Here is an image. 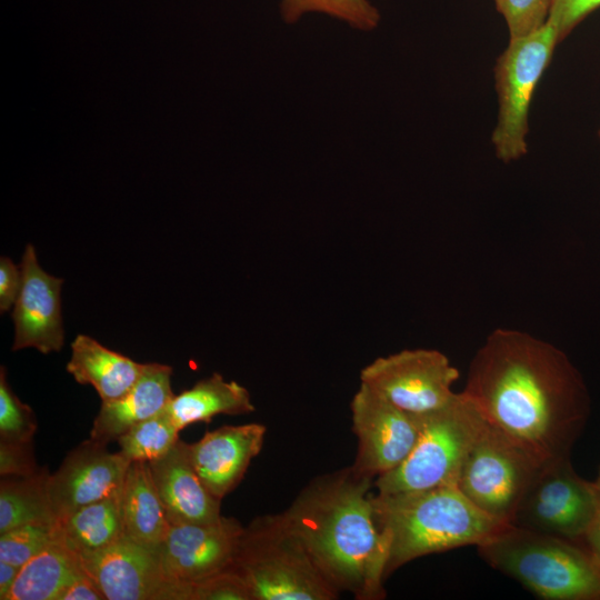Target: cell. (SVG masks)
Returning <instances> with one entry per match:
<instances>
[{
  "label": "cell",
  "instance_id": "7c38bea8",
  "mask_svg": "<svg viewBox=\"0 0 600 600\" xmlns=\"http://www.w3.org/2000/svg\"><path fill=\"white\" fill-rule=\"evenodd\" d=\"M350 409L358 440L353 470L376 480L399 467L419 438L421 416L397 408L361 383Z\"/></svg>",
  "mask_w": 600,
  "mask_h": 600
},
{
  "label": "cell",
  "instance_id": "f1b7e54d",
  "mask_svg": "<svg viewBox=\"0 0 600 600\" xmlns=\"http://www.w3.org/2000/svg\"><path fill=\"white\" fill-rule=\"evenodd\" d=\"M503 17L509 38H521L542 28L549 19L552 0H493Z\"/></svg>",
  "mask_w": 600,
  "mask_h": 600
},
{
  "label": "cell",
  "instance_id": "8992f818",
  "mask_svg": "<svg viewBox=\"0 0 600 600\" xmlns=\"http://www.w3.org/2000/svg\"><path fill=\"white\" fill-rule=\"evenodd\" d=\"M419 438L394 470L378 477L377 493L392 494L457 487L464 460L487 421L463 392L442 408L421 416Z\"/></svg>",
  "mask_w": 600,
  "mask_h": 600
},
{
  "label": "cell",
  "instance_id": "52a82bcc",
  "mask_svg": "<svg viewBox=\"0 0 600 600\" xmlns=\"http://www.w3.org/2000/svg\"><path fill=\"white\" fill-rule=\"evenodd\" d=\"M559 43L558 32L548 21L531 34L509 39L496 60L498 116L491 142L496 157L504 163L527 154L530 104Z\"/></svg>",
  "mask_w": 600,
  "mask_h": 600
},
{
  "label": "cell",
  "instance_id": "d590c367",
  "mask_svg": "<svg viewBox=\"0 0 600 600\" xmlns=\"http://www.w3.org/2000/svg\"><path fill=\"white\" fill-rule=\"evenodd\" d=\"M20 567L0 560V599L7 600L19 574Z\"/></svg>",
  "mask_w": 600,
  "mask_h": 600
},
{
  "label": "cell",
  "instance_id": "484cf974",
  "mask_svg": "<svg viewBox=\"0 0 600 600\" xmlns=\"http://www.w3.org/2000/svg\"><path fill=\"white\" fill-rule=\"evenodd\" d=\"M280 11L288 23L297 22L306 13L319 12L363 31L374 29L380 21L378 9L369 0H280Z\"/></svg>",
  "mask_w": 600,
  "mask_h": 600
},
{
  "label": "cell",
  "instance_id": "44dd1931",
  "mask_svg": "<svg viewBox=\"0 0 600 600\" xmlns=\"http://www.w3.org/2000/svg\"><path fill=\"white\" fill-rule=\"evenodd\" d=\"M83 571L81 557L59 536L20 568L7 600H59Z\"/></svg>",
  "mask_w": 600,
  "mask_h": 600
},
{
  "label": "cell",
  "instance_id": "3957f363",
  "mask_svg": "<svg viewBox=\"0 0 600 600\" xmlns=\"http://www.w3.org/2000/svg\"><path fill=\"white\" fill-rule=\"evenodd\" d=\"M372 503L383 580L420 557L477 547L506 524L480 510L457 487L373 493Z\"/></svg>",
  "mask_w": 600,
  "mask_h": 600
},
{
  "label": "cell",
  "instance_id": "ba28073f",
  "mask_svg": "<svg viewBox=\"0 0 600 600\" xmlns=\"http://www.w3.org/2000/svg\"><path fill=\"white\" fill-rule=\"evenodd\" d=\"M544 462L487 422L464 460L458 489L487 514L510 523Z\"/></svg>",
  "mask_w": 600,
  "mask_h": 600
},
{
  "label": "cell",
  "instance_id": "5b68a950",
  "mask_svg": "<svg viewBox=\"0 0 600 600\" xmlns=\"http://www.w3.org/2000/svg\"><path fill=\"white\" fill-rule=\"evenodd\" d=\"M231 567L252 600H333L340 592L281 513L257 517L243 527Z\"/></svg>",
  "mask_w": 600,
  "mask_h": 600
},
{
  "label": "cell",
  "instance_id": "e575fe53",
  "mask_svg": "<svg viewBox=\"0 0 600 600\" xmlns=\"http://www.w3.org/2000/svg\"><path fill=\"white\" fill-rule=\"evenodd\" d=\"M593 486L596 494L594 512L583 540V547L600 566V468L597 478L593 480Z\"/></svg>",
  "mask_w": 600,
  "mask_h": 600
},
{
  "label": "cell",
  "instance_id": "4316f807",
  "mask_svg": "<svg viewBox=\"0 0 600 600\" xmlns=\"http://www.w3.org/2000/svg\"><path fill=\"white\" fill-rule=\"evenodd\" d=\"M59 536L58 523L26 524L0 533V560L21 568Z\"/></svg>",
  "mask_w": 600,
  "mask_h": 600
},
{
  "label": "cell",
  "instance_id": "603a6c76",
  "mask_svg": "<svg viewBox=\"0 0 600 600\" xmlns=\"http://www.w3.org/2000/svg\"><path fill=\"white\" fill-rule=\"evenodd\" d=\"M61 539L79 556L124 537L122 492L89 503L58 522Z\"/></svg>",
  "mask_w": 600,
  "mask_h": 600
},
{
  "label": "cell",
  "instance_id": "8d00e7d4",
  "mask_svg": "<svg viewBox=\"0 0 600 600\" xmlns=\"http://www.w3.org/2000/svg\"><path fill=\"white\" fill-rule=\"evenodd\" d=\"M599 137H600V131H599Z\"/></svg>",
  "mask_w": 600,
  "mask_h": 600
},
{
  "label": "cell",
  "instance_id": "e0dca14e",
  "mask_svg": "<svg viewBox=\"0 0 600 600\" xmlns=\"http://www.w3.org/2000/svg\"><path fill=\"white\" fill-rule=\"evenodd\" d=\"M148 463L169 523L221 520V500L199 479L189 457V443L179 439L166 454Z\"/></svg>",
  "mask_w": 600,
  "mask_h": 600
},
{
  "label": "cell",
  "instance_id": "8fae6325",
  "mask_svg": "<svg viewBox=\"0 0 600 600\" xmlns=\"http://www.w3.org/2000/svg\"><path fill=\"white\" fill-rule=\"evenodd\" d=\"M80 557L106 600H190L191 586L168 574L159 549L126 536Z\"/></svg>",
  "mask_w": 600,
  "mask_h": 600
},
{
  "label": "cell",
  "instance_id": "cb8c5ba5",
  "mask_svg": "<svg viewBox=\"0 0 600 600\" xmlns=\"http://www.w3.org/2000/svg\"><path fill=\"white\" fill-rule=\"evenodd\" d=\"M46 468L29 477H2L0 481V533L26 524H54Z\"/></svg>",
  "mask_w": 600,
  "mask_h": 600
},
{
  "label": "cell",
  "instance_id": "5bb4252c",
  "mask_svg": "<svg viewBox=\"0 0 600 600\" xmlns=\"http://www.w3.org/2000/svg\"><path fill=\"white\" fill-rule=\"evenodd\" d=\"M242 529L227 517L213 523H169L159 548L168 574L191 586L230 567Z\"/></svg>",
  "mask_w": 600,
  "mask_h": 600
},
{
  "label": "cell",
  "instance_id": "d6a6232c",
  "mask_svg": "<svg viewBox=\"0 0 600 600\" xmlns=\"http://www.w3.org/2000/svg\"><path fill=\"white\" fill-rule=\"evenodd\" d=\"M22 286L21 268L8 257L0 259V310L8 311L14 306Z\"/></svg>",
  "mask_w": 600,
  "mask_h": 600
},
{
  "label": "cell",
  "instance_id": "d6986e66",
  "mask_svg": "<svg viewBox=\"0 0 600 600\" xmlns=\"http://www.w3.org/2000/svg\"><path fill=\"white\" fill-rule=\"evenodd\" d=\"M67 371L81 384L92 386L102 402L124 396L140 378L144 363L110 350L93 338L79 334L71 343Z\"/></svg>",
  "mask_w": 600,
  "mask_h": 600
},
{
  "label": "cell",
  "instance_id": "2e32d148",
  "mask_svg": "<svg viewBox=\"0 0 600 600\" xmlns=\"http://www.w3.org/2000/svg\"><path fill=\"white\" fill-rule=\"evenodd\" d=\"M266 432L261 423L223 426L189 443L191 463L212 496L221 500L239 484L261 451Z\"/></svg>",
  "mask_w": 600,
  "mask_h": 600
},
{
  "label": "cell",
  "instance_id": "83f0119b",
  "mask_svg": "<svg viewBox=\"0 0 600 600\" xmlns=\"http://www.w3.org/2000/svg\"><path fill=\"white\" fill-rule=\"evenodd\" d=\"M37 430L32 409L10 389L6 369L0 371V441L31 442Z\"/></svg>",
  "mask_w": 600,
  "mask_h": 600
},
{
  "label": "cell",
  "instance_id": "9c48e42d",
  "mask_svg": "<svg viewBox=\"0 0 600 600\" xmlns=\"http://www.w3.org/2000/svg\"><path fill=\"white\" fill-rule=\"evenodd\" d=\"M594 503L593 481L574 471L570 457L548 460L522 496L510 523L583 546Z\"/></svg>",
  "mask_w": 600,
  "mask_h": 600
},
{
  "label": "cell",
  "instance_id": "f546056e",
  "mask_svg": "<svg viewBox=\"0 0 600 600\" xmlns=\"http://www.w3.org/2000/svg\"><path fill=\"white\" fill-rule=\"evenodd\" d=\"M190 600H252L247 582L230 566L191 584Z\"/></svg>",
  "mask_w": 600,
  "mask_h": 600
},
{
  "label": "cell",
  "instance_id": "4fadbf2b",
  "mask_svg": "<svg viewBox=\"0 0 600 600\" xmlns=\"http://www.w3.org/2000/svg\"><path fill=\"white\" fill-rule=\"evenodd\" d=\"M130 461L106 443L88 439L72 449L49 476L48 491L57 521L78 509L122 492Z\"/></svg>",
  "mask_w": 600,
  "mask_h": 600
},
{
  "label": "cell",
  "instance_id": "836d02e7",
  "mask_svg": "<svg viewBox=\"0 0 600 600\" xmlns=\"http://www.w3.org/2000/svg\"><path fill=\"white\" fill-rule=\"evenodd\" d=\"M59 600H106V598L84 570L63 590Z\"/></svg>",
  "mask_w": 600,
  "mask_h": 600
},
{
  "label": "cell",
  "instance_id": "ffe728a7",
  "mask_svg": "<svg viewBox=\"0 0 600 600\" xmlns=\"http://www.w3.org/2000/svg\"><path fill=\"white\" fill-rule=\"evenodd\" d=\"M124 536L134 542L159 549L169 521L144 461L130 463L122 489Z\"/></svg>",
  "mask_w": 600,
  "mask_h": 600
},
{
  "label": "cell",
  "instance_id": "6da1fadb",
  "mask_svg": "<svg viewBox=\"0 0 600 600\" xmlns=\"http://www.w3.org/2000/svg\"><path fill=\"white\" fill-rule=\"evenodd\" d=\"M463 392L486 421L543 461L570 457L590 400L568 356L524 331L498 328L473 356Z\"/></svg>",
  "mask_w": 600,
  "mask_h": 600
},
{
  "label": "cell",
  "instance_id": "4dcf8cb0",
  "mask_svg": "<svg viewBox=\"0 0 600 600\" xmlns=\"http://www.w3.org/2000/svg\"><path fill=\"white\" fill-rule=\"evenodd\" d=\"M600 7V0H552L550 21L562 42L571 31L592 11Z\"/></svg>",
  "mask_w": 600,
  "mask_h": 600
},
{
  "label": "cell",
  "instance_id": "d4e9b609",
  "mask_svg": "<svg viewBox=\"0 0 600 600\" xmlns=\"http://www.w3.org/2000/svg\"><path fill=\"white\" fill-rule=\"evenodd\" d=\"M179 429L167 408L129 428L117 440L121 454L130 462H150L166 454L179 440Z\"/></svg>",
  "mask_w": 600,
  "mask_h": 600
},
{
  "label": "cell",
  "instance_id": "ac0fdd59",
  "mask_svg": "<svg viewBox=\"0 0 600 600\" xmlns=\"http://www.w3.org/2000/svg\"><path fill=\"white\" fill-rule=\"evenodd\" d=\"M171 374L172 368L167 364L144 363L140 378L124 396L101 403L90 439L107 444L136 423L163 411L174 397Z\"/></svg>",
  "mask_w": 600,
  "mask_h": 600
},
{
  "label": "cell",
  "instance_id": "1f68e13d",
  "mask_svg": "<svg viewBox=\"0 0 600 600\" xmlns=\"http://www.w3.org/2000/svg\"><path fill=\"white\" fill-rule=\"evenodd\" d=\"M41 470L36 463L31 442L0 441L1 477H29Z\"/></svg>",
  "mask_w": 600,
  "mask_h": 600
},
{
  "label": "cell",
  "instance_id": "7402d4cb",
  "mask_svg": "<svg viewBox=\"0 0 600 600\" xmlns=\"http://www.w3.org/2000/svg\"><path fill=\"white\" fill-rule=\"evenodd\" d=\"M167 410L180 430L187 426L210 422L217 414H244L254 411L249 391L237 381H227L214 372L192 388L174 396Z\"/></svg>",
  "mask_w": 600,
  "mask_h": 600
},
{
  "label": "cell",
  "instance_id": "7a4b0ae2",
  "mask_svg": "<svg viewBox=\"0 0 600 600\" xmlns=\"http://www.w3.org/2000/svg\"><path fill=\"white\" fill-rule=\"evenodd\" d=\"M373 483L352 467L322 474L281 512L326 578L360 600L384 597Z\"/></svg>",
  "mask_w": 600,
  "mask_h": 600
},
{
  "label": "cell",
  "instance_id": "9a60e30c",
  "mask_svg": "<svg viewBox=\"0 0 600 600\" xmlns=\"http://www.w3.org/2000/svg\"><path fill=\"white\" fill-rule=\"evenodd\" d=\"M20 268L22 286L12 312V350L36 348L43 354L60 351L64 338L60 300L63 280L40 267L32 244L26 247Z\"/></svg>",
  "mask_w": 600,
  "mask_h": 600
},
{
  "label": "cell",
  "instance_id": "277c9868",
  "mask_svg": "<svg viewBox=\"0 0 600 600\" xmlns=\"http://www.w3.org/2000/svg\"><path fill=\"white\" fill-rule=\"evenodd\" d=\"M477 550L539 599L600 600V566L580 543L506 523Z\"/></svg>",
  "mask_w": 600,
  "mask_h": 600
},
{
  "label": "cell",
  "instance_id": "30bf717a",
  "mask_svg": "<svg viewBox=\"0 0 600 600\" xmlns=\"http://www.w3.org/2000/svg\"><path fill=\"white\" fill-rule=\"evenodd\" d=\"M458 369L434 349H406L379 357L360 371V383L397 408L424 416L454 397Z\"/></svg>",
  "mask_w": 600,
  "mask_h": 600
}]
</instances>
